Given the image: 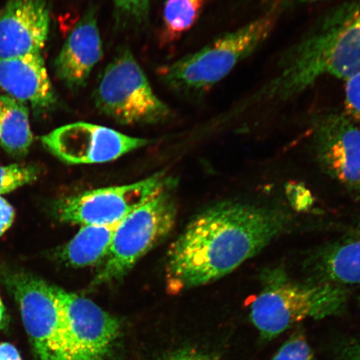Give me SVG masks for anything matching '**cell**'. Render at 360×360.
I'll return each mask as SVG.
<instances>
[{
  "mask_svg": "<svg viewBox=\"0 0 360 360\" xmlns=\"http://www.w3.org/2000/svg\"><path fill=\"white\" fill-rule=\"evenodd\" d=\"M273 27L271 17L260 18L221 36L192 55L160 67L158 74L165 84L179 91H206L251 55L267 39Z\"/></svg>",
  "mask_w": 360,
  "mask_h": 360,
  "instance_id": "obj_5",
  "label": "cell"
},
{
  "mask_svg": "<svg viewBox=\"0 0 360 360\" xmlns=\"http://www.w3.org/2000/svg\"><path fill=\"white\" fill-rule=\"evenodd\" d=\"M115 225H83L60 251V258L74 268L100 266L109 253Z\"/></svg>",
  "mask_w": 360,
  "mask_h": 360,
  "instance_id": "obj_16",
  "label": "cell"
},
{
  "mask_svg": "<svg viewBox=\"0 0 360 360\" xmlns=\"http://www.w3.org/2000/svg\"><path fill=\"white\" fill-rule=\"evenodd\" d=\"M173 184L164 173L125 186L96 188L66 198L58 207L63 222L83 225H115L133 211Z\"/></svg>",
  "mask_w": 360,
  "mask_h": 360,
  "instance_id": "obj_8",
  "label": "cell"
},
{
  "mask_svg": "<svg viewBox=\"0 0 360 360\" xmlns=\"http://www.w3.org/2000/svg\"><path fill=\"white\" fill-rule=\"evenodd\" d=\"M348 291L335 283L291 280L280 268L263 274V289L250 306V321L261 338L271 340L308 319H323L344 311Z\"/></svg>",
  "mask_w": 360,
  "mask_h": 360,
  "instance_id": "obj_3",
  "label": "cell"
},
{
  "mask_svg": "<svg viewBox=\"0 0 360 360\" xmlns=\"http://www.w3.org/2000/svg\"><path fill=\"white\" fill-rule=\"evenodd\" d=\"M292 190H294V193H292L290 199L294 202V205L300 207V210L304 208V207L308 206L310 195L307 191L299 186L292 188Z\"/></svg>",
  "mask_w": 360,
  "mask_h": 360,
  "instance_id": "obj_26",
  "label": "cell"
},
{
  "mask_svg": "<svg viewBox=\"0 0 360 360\" xmlns=\"http://www.w3.org/2000/svg\"><path fill=\"white\" fill-rule=\"evenodd\" d=\"M161 360H214L210 355L195 349H182Z\"/></svg>",
  "mask_w": 360,
  "mask_h": 360,
  "instance_id": "obj_24",
  "label": "cell"
},
{
  "mask_svg": "<svg viewBox=\"0 0 360 360\" xmlns=\"http://www.w3.org/2000/svg\"><path fill=\"white\" fill-rule=\"evenodd\" d=\"M0 88L35 110L52 109L57 103L41 53L0 58Z\"/></svg>",
  "mask_w": 360,
  "mask_h": 360,
  "instance_id": "obj_14",
  "label": "cell"
},
{
  "mask_svg": "<svg viewBox=\"0 0 360 360\" xmlns=\"http://www.w3.org/2000/svg\"><path fill=\"white\" fill-rule=\"evenodd\" d=\"M359 73L360 4L338 15L297 47L264 94L283 100L303 92L326 76L346 80Z\"/></svg>",
  "mask_w": 360,
  "mask_h": 360,
  "instance_id": "obj_2",
  "label": "cell"
},
{
  "mask_svg": "<svg viewBox=\"0 0 360 360\" xmlns=\"http://www.w3.org/2000/svg\"><path fill=\"white\" fill-rule=\"evenodd\" d=\"M340 360H360V340L348 342L340 352Z\"/></svg>",
  "mask_w": 360,
  "mask_h": 360,
  "instance_id": "obj_25",
  "label": "cell"
},
{
  "mask_svg": "<svg viewBox=\"0 0 360 360\" xmlns=\"http://www.w3.org/2000/svg\"><path fill=\"white\" fill-rule=\"evenodd\" d=\"M315 152L332 178L360 193V129L345 112L323 116L315 124Z\"/></svg>",
  "mask_w": 360,
  "mask_h": 360,
  "instance_id": "obj_11",
  "label": "cell"
},
{
  "mask_svg": "<svg viewBox=\"0 0 360 360\" xmlns=\"http://www.w3.org/2000/svg\"><path fill=\"white\" fill-rule=\"evenodd\" d=\"M94 103L103 114L122 124H154L171 115L128 48L121 49L103 71Z\"/></svg>",
  "mask_w": 360,
  "mask_h": 360,
  "instance_id": "obj_6",
  "label": "cell"
},
{
  "mask_svg": "<svg viewBox=\"0 0 360 360\" xmlns=\"http://www.w3.org/2000/svg\"><path fill=\"white\" fill-rule=\"evenodd\" d=\"M15 219V210L8 202L0 197V236L11 226Z\"/></svg>",
  "mask_w": 360,
  "mask_h": 360,
  "instance_id": "obj_23",
  "label": "cell"
},
{
  "mask_svg": "<svg viewBox=\"0 0 360 360\" xmlns=\"http://www.w3.org/2000/svg\"><path fill=\"white\" fill-rule=\"evenodd\" d=\"M291 222L281 209L249 202H218L195 216L171 245L166 264L169 292L208 285L240 267L285 232Z\"/></svg>",
  "mask_w": 360,
  "mask_h": 360,
  "instance_id": "obj_1",
  "label": "cell"
},
{
  "mask_svg": "<svg viewBox=\"0 0 360 360\" xmlns=\"http://www.w3.org/2000/svg\"><path fill=\"white\" fill-rule=\"evenodd\" d=\"M102 56L96 11L92 7L81 18L66 39L55 63L56 75L70 89L84 87Z\"/></svg>",
  "mask_w": 360,
  "mask_h": 360,
  "instance_id": "obj_13",
  "label": "cell"
},
{
  "mask_svg": "<svg viewBox=\"0 0 360 360\" xmlns=\"http://www.w3.org/2000/svg\"><path fill=\"white\" fill-rule=\"evenodd\" d=\"M8 289L19 304L22 323L40 360H64L62 314L53 285L25 273L7 277Z\"/></svg>",
  "mask_w": 360,
  "mask_h": 360,
  "instance_id": "obj_9",
  "label": "cell"
},
{
  "mask_svg": "<svg viewBox=\"0 0 360 360\" xmlns=\"http://www.w3.org/2000/svg\"><path fill=\"white\" fill-rule=\"evenodd\" d=\"M0 360H22L19 351L8 343L0 344Z\"/></svg>",
  "mask_w": 360,
  "mask_h": 360,
  "instance_id": "obj_27",
  "label": "cell"
},
{
  "mask_svg": "<svg viewBox=\"0 0 360 360\" xmlns=\"http://www.w3.org/2000/svg\"><path fill=\"white\" fill-rule=\"evenodd\" d=\"M42 142L53 155L67 164L92 165L114 161L150 141L105 126L78 122L53 130L42 137Z\"/></svg>",
  "mask_w": 360,
  "mask_h": 360,
  "instance_id": "obj_10",
  "label": "cell"
},
{
  "mask_svg": "<svg viewBox=\"0 0 360 360\" xmlns=\"http://www.w3.org/2000/svg\"><path fill=\"white\" fill-rule=\"evenodd\" d=\"M38 170L34 166L11 165L0 166V195L16 190L37 179Z\"/></svg>",
  "mask_w": 360,
  "mask_h": 360,
  "instance_id": "obj_19",
  "label": "cell"
},
{
  "mask_svg": "<svg viewBox=\"0 0 360 360\" xmlns=\"http://www.w3.org/2000/svg\"><path fill=\"white\" fill-rule=\"evenodd\" d=\"M49 22L45 0H8L0 11V58L41 53Z\"/></svg>",
  "mask_w": 360,
  "mask_h": 360,
  "instance_id": "obj_12",
  "label": "cell"
},
{
  "mask_svg": "<svg viewBox=\"0 0 360 360\" xmlns=\"http://www.w3.org/2000/svg\"><path fill=\"white\" fill-rule=\"evenodd\" d=\"M62 314L64 360H105L121 334L119 319L93 301L53 285Z\"/></svg>",
  "mask_w": 360,
  "mask_h": 360,
  "instance_id": "obj_7",
  "label": "cell"
},
{
  "mask_svg": "<svg viewBox=\"0 0 360 360\" xmlns=\"http://www.w3.org/2000/svg\"><path fill=\"white\" fill-rule=\"evenodd\" d=\"M117 21L124 25H142L148 19L150 0H114Z\"/></svg>",
  "mask_w": 360,
  "mask_h": 360,
  "instance_id": "obj_20",
  "label": "cell"
},
{
  "mask_svg": "<svg viewBox=\"0 0 360 360\" xmlns=\"http://www.w3.org/2000/svg\"><path fill=\"white\" fill-rule=\"evenodd\" d=\"M272 360H314V358L304 333L299 330L281 346Z\"/></svg>",
  "mask_w": 360,
  "mask_h": 360,
  "instance_id": "obj_21",
  "label": "cell"
},
{
  "mask_svg": "<svg viewBox=\"0 0 360 360\" xmlns=\"http://www.w3.org/2000/svg\"><path fill=\"white\" fill-rule=\"evenodd\" d=\"M8 321L6 307H4L1 297H0V328L6 326Z\"/></svg>",
  "mask_w": 360,
  "mask_h": 360,
  "instance_id": "obj_28",
  "label": "cell"
},
{
  "mask_svg": "<svg viewBox=\"0 0 360 360\" xmlns=\"http://www.w3.org/2000/svg\"><path fill=\"white\" fill-rule=\"evenodd\" d=\"M305 268L312 281L360 285V219L343 236L315 251Z\"/></svg>",
  "mask_w": 360,
  "mask_h": 360,
  "instance_id": "obj_15",
  "label": "cell"
},
{
  "mask_svg": "<svg viewBox=\"0 0 360 360\" xmlns=\"http://www.w3.org/2000/svg\"><path fill=\"white\" fill-rule=\"evenodd\" d=\"M29 109L10 96H0V147L13 156L25 155L33 142Z\"/></svg>",
  "mask_w": 360,
  "mask_h": 360,
  "instance_id": "obj_17",
  "label": "cell"
},
{
  "mask_svg": "<svg viewBox=\"0 0 360 360\" xmlns=\"http://www.w3.org/2000/svg\"><path fill=\"white\" fill-rule=\"evenodd\" d=\"M173 187H166L117 224L109 253L98 266L90 289L122 280L172 231L177 217Z\"/></svg>",
  "mask_w": 360,
  "mask_h": 360,
  "instance_id": "obj_4",
  "label": "cell"
},
{
  "mask_svg": "<svg viewBox=\"0 0 360 360\" xmlns=\"http://www.w3.org/2000/svg\"><path fill=\"white\" fill-rule=\"evenodd\" d=\"M345 115L360 123V73L345 80Z\"/></svg>",
  "mask_w": 360,
  "mask_h": 360,
  "instance_id": "obj_22",
  "label": "cell"
},
{
  "mask_svg": "<svg viewBox=\"0 0 360 360\" xmlns=\"http://www.w3.org/2000/svg\"><path fill=\"white\" fill-rule=\"evenodd\" d=\"M302 1H315V0H302Z\"/></svg>",
  "mask_w": 360,
  "mask_h": 360,
  "instance_id": "obj_29",
  "label": "cell"
},
{
  "mask_svg": "<svg viewBox=\"0 0 360 360\" xmlns=\"http://www.w3.org/2000/svg\"><path fill=\"white\" fill-rule=\"evenodd\" d=\"M208 0H165L160 42L162 46L177 42L198 20Z\"/></svg>",
  "mask_w": 360,
  "mask_h": 360,
  "instance_id": "obj_18",
  "label": "cell"
}]
</instances>
